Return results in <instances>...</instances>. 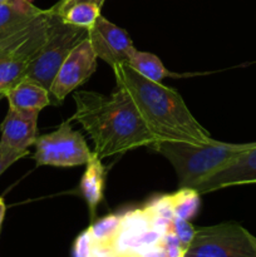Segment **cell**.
I'll list each match as a JSON object with an SVG mask.
<instances>
[{
    "instance_id": "cell-23",
    "label": "cell",
    "mask_w": 256,
    "mask_h": 257,
    "mask_svg": "<svg viewBox=\"0 0 256 257\" xmlns=\"http://www.w3.org/2000/svg\"><path fill=\"white\" fill-rule=\"evenodd\" d=\"M79 2H89V3H94V4H97L98 7L102 8L103 4H104L105 0H69V2H67L65 4L63 5H54V7L52 8L53 10H54L55 13H58V14H62V13H64L65 10L68 9V8L70 7V5L75 4V3H79Z\"/></svg>"
},
{
    "instance_id": "cell-5",
    "label": "cell",
    "mask_w": 256,
    "mask_h": 257,
    "mask_svg": "<svg viewBox=\"0 0 256 257\" xmlns=\"http://www.w3.org/2000/svg\"><path fill=\"white\" fill-rule=\"evenodd\" d=\"M50 12L52 15L47 42L30 65L24 78L43 85L45 89L49 90V93L60 65L69 55L73 48L88 38L89 30L88 28L78 27L64 22L63 18L52 8Z\"/></svg>"
},
{
    "instance_id": "cell-2",
    "label": "cell",
    "mask_w": 256,
    "mask_h": 257,
    "mask_svg": "<svg viewBox=\"0 0 256 257\" xmlns=\"http://www.w3.org/2000/svg\"><path fill=\"white\" fill-rule=\"evenodd\" d=\"M113 72L117 87L130 95L158 141L207 145L213 140L173 88L146 79L128 64L119 65Z\"/></svg>"
},
{
    "instance_id": "cell-18",
    "label": "cell",
    "mask_w": 256,
    "mask_h": 257,
    "mask_svg": "<svg viewBox=\"0 0 256 257\" xmlns=\"http://www.w3.org/2000/svg\"><path fill=\"white\" fill-rule=\"evenodd\" d=\"M122 215L112 213L105 217L97 220L94 223L89 226V231L92 240L94 243H102V245H112L119 230L120 222H122Z\"/></svg>"
},
{
    "instance_id": "cell-29",
    "label": "cell",
    "mask_w": 256,
    "mask_h": 257,
    "mask_svg": "<svg viewBox=\"0 0 256 257\" xmlns=\"http://www.w3.org/2000/svg\"><path fill=\"white\" fill-rule=\"evenodd\" d=\"M125 257H132V256H125Z\"/></svg>"
},
{
    "instance_id": "cell-4",
    "label": "cell",
    "mask_w": 256,
    "mask_h": 257,
    "mask_svg": "<svg viewBox=\"0 0 256 257\" xmlns=\"http://www.w3.org/2000/svg\"><path fill=\"white\" fill-rule=\"evenodd\" d=\"M52 12L45 10L33 24L0 44V93L22 82L30 65L44 47Z\"/></svg>"
},
{
    "instance_id": "cell-15",
    "label": "cell",
    "mask_w": 256,
    "mask_h": 257,
    "mask_svg": "<svg viewBox=\"0 0 256 257\" xmlns=\"http://www.w3.org/2000/svg\"><path fill=\"white\" fill-rule=\"evenodd\" d=\"M128 65L143 78L156 83H161L163 78L170 74L157 55L152 53L140 52L137 49L131 57Z\"/></svg>"
},
{
    "instance_id": "cell-14",
    "label": "cell",
    "mask_w": 256,
    "mask_h": 257,
    "mask_svg": "<svg viewBox=\"0 0 256 257\" xmlns=\"http://www.w3.org/2000/svg\"><path fill=\"white\" fill-rule=\"evenodd\" d=\"M104 191V167L102 160L93 155L87 162L84 173L80 180V192L90 211V217H94L95 208L100 203Z\"/></svg>"
},
{
    "instance_id": "cell-30",
    "label": "cell",
    "mask_w": 256,
    "mask_h": 257,
    "mask_svg": "<svg viewBox=\"0 0 256 257\" xmlns=\"http://www.w3.org/2000/svg\"><path fill=\"white\" fill-rule=\"evenodd\" d=\"M255 183H256V182H255Z\"/></svg>"
},
{
    "instance_id": "cell-16",
    "label": "cell",
    "mask_w": 256,
    "mask_h": 257,
    "mask_svg": "<svg viewBox=\"0 0 256 257\" xmlns=\"http://www.w3.org/2000/svg\"><path fill=\"white\" fill-rule=\"evenodd\" d=\"M175 217L190 221L200 210V193L193 188H178L177 192L170 195Z\"/></svg>"
},
{
    "instance_id": "cell-28",
    "label": "cell",
    "mask_w": 256,
    "mask_h": 257,
    "mask_svg": "<svg viewBox=\"0 0 256 257\" xmlns=\"http://www.w3.org/2000/svg\"><path fill=\"white\" fill-rule=\"evenodd\" d=\"M3 98H5V95L3 94V93H0V102H2V99H3Z\"/></svg>"
},
{
    "instance_id": "cell-27",
    "label": "cell",
    "mask_w": 256,
    "mask_h": 257,
    "mask_svg": "<svg viewBox=\"0 0 256 257\" xmlns=\"http://www.w3.org/2000/svg\"><path fill=\"white\" fill-rule=\"evenodd\" d=\"M67 2H69V0H60V2L58 3L57 5H63V4H65V3H67Z\"/></svg>"
},
{
    "instance_id": "cell-21",
    "label": "cell",
    "mask_w": 256,
    "mask_h": 257,
    "mask_svg": "<svg viewBox=\"0 0 256 257\" xmlns=\"http://www.w3.org/2000/svg\"><path fill=\"white\" fill-rule=\"evenodd\" d=\"M29 152H18L0 142V176L17 161L27 157Z\"/></svg>"
},
{
    "instance_id": "cell-1",
    "label": "cell",
    "mask_w": 256,
    "mask_h": 257,
    "mask_svg": "<svg viewBox=\"0 0 256 257\" xmlns=\"http://www.w3.org/2000/svg\"><path fill=\"white\" fill-rule=\"evenodd\" d=\"M73 98L75 112L70 120L79 122L89 135L99 160L158 142L130 95L120 88L115 87L109 95L78 90Z\"/></svg>"
},
{
    "instance_id": "cell-6",
    "label": "cell",
    "mask_w": 256,
    "mask_h": 257,
    "mask_svg": "<svg viewBox=\"0 0 256 257\" xmlns=\"http://www.w3.org/2000/svg\"><path fill=\"white\" fill-rule=\"evenodd\" d=\"M185 257H256V236L236 222L200 227Z\"/></svg>"
},
{
    "instance_id": "cell-17",
    "label": "cell",
    "mask_w": 256,
    "mask_h": 257,
    "mask_svg": "<svg viewBox=\"0 0 256 257\" xmlns=\"http://www.w3.org/2000/svg\"><path fill=\"white\" fill-rule=\"evenodd\" d=\"M100 9L94 3L79 2L70 5L64 13L59 14L63 20L69 24L78 25V27L88 28L89 29L95 23L97 18L100 15Z\"/></svg>"
},
{
    "instance_id": "cell-8",
    "label": "cell",
    "mask_w": 256,
    "mask_h": 257,
    "mask_svg": "<svg viewBox=\"0 0 256 257\" xmlns=\"http://www.w3.org/2000/svg\"><path fill=\"white\" fill-rule=\"evenodd\" d=\"M97 69V55L89 38L75 45L60 65L52 88V104L59 105L68 94L84 84Z\"/></svg>"
},
{
    "instance_id": "cell-22",
    "label": "cell",
    "mask_w": 256,
    "mask_h": 257,
    "mask_svg": "<svg viewBox=\"0 0 256 257\" xmlns=\"http://www.w3.org/2000/svg\"><path fill=\"white\" fill-rule=\"evenodd\" d=\"M93 240L89 231L85 230L75 238L73 246V257H92Z\"/></svg>"
},
{
    "instance_id": "cell-9",
    "label": "cell",
    "mask_w": 256,
    "mask_h": 257,
    "mask_svg": "<svg viewBox=\"0 0 256 257\" xmlns=\"http://www.w3.org/2000/svg\"><path fill=\"white\" fill-rule=\"evenodd\" d=\"M88 38L97 58L109 64L112 69L128 64L136 50L127 32L108 22L102 15L89 28Z\"/></svg>"
},
{
    "instance_id": "cell-25",
    "label": "cell",
    "mask_w": 256,
    "mask_h": 257,
    "mask_svg": "<svg viewBox=\"0 0 256 257\" xmlns=\"http://www.w3.org/2000/svg\"><path fill=\"white\" fill-rule=\"evenodd\" d=\"M5 212H7V206H5L4 200L0 197V230H2V225L5 217Z\"/></svg>"
},
{
    "instance_id": "cell-3",
    "label": "cell",
    "mask_w": 256,
    "mask_h": 257,
    "mask_svg": "<svg viewBox=\"0 0 256 257\" xmlns=\"http://www.w3.org/2000/svg\"><path fill=\"white\" fill-rule=\"evenodd\" d=\"M252 143H223L212 140L207 145L158 141L151 148L167 158L178 177V188H192L206 177L250 150Z\"/></svg>"
},
{
    "instance_id": "cell-20",
    "label": "cell",
    "mask_w": 256,
    "mask_h": 257,
    "mask_svg": "<svg viewBox=\"0 0 256 257\" xmlns=\"http://www.w3.org/2000/svg\"><path fill=\"white\" fill-rule=\"evenodd\" d=\"M160 245L163 247L167 257H185L186 250L182 247L180 240L172 231L162 236Z\"/></svg>"
},
{
    "instance_id": "cell-10",
    "label": "cell",
    "mask_w": 256,
    "mask_h": 257,
    "mask_svg": "<svg viewBox=\"0 0 256 257\" xmlns=\"http://www.w3.org/2000/svg\"><path fill=\"white\" fill-rule=\"evenodd\" d=\"M256 182V146L245 151L235 158L232 162L226 165L217 172L206 177L193 190L200 195L231 187V186L253 185Z\"/></svg>"
},
{
    "instance_id": "cell-13",
    "label": "cell",
    "mask_w": 256,
    "mask_h": 257,
    "mask_svg": "<svg viewBox=\"0 0 256 257\" xmlns=\"http://www.w3.org/2000/svg\"><path fill=\"white\" fill-rule=\"evenodd\" d=\"M9 108L23 112H40L52 104L49 90L29 79H23L5 93Z\"/></svg>"
},
{
    "instance_id": "cell-12",
    "label": "cell",
    "mask_w": 256,
    "mask_h": 257,
    "mask_svg": "<svg viewBox=\"0 0 256 257\" xmlns=\"http://www.w3.org/2000/svg\"><path fill=\"white\" fill-rule=\"evenodd\" d=\"M44 12L29 0L0 4V44L27 29Z\"/></svg>"
},
{
    "instance_id": "cell-26",
    "label": "cell",
    "mask_w": 256,
    "mask_h": 257,
    "mask_svg": "<svg viewBox=\"0 0 256 257\" xmlns=\"http://www.w3.org/2000/svg\"><path fill=\"white\" fill-rule=\"evenodd\" d=\"M17 0H0V4H8V3H14Z\"/></svg>"
},
{
    "instance_id": "cell-7",
    "label": "cell",
    "mask_w": 256,
    "mask_h": 257,
    "mask_svg": "<svg viewBox=\"0 0 256 257\" xmlns=\"http://www.w3.org/2000/svg\"><path fill=\"white\" fill-rule=\"evenodd\" d=\"M72 120H64L54 132L37 138L33 156L37 166L75 167L87 165L94 152L89 150L84 137L70 125Z\"/></svg>"
},
{
    "instance_id": "cell-24",
    "label": "cell",
    "mask_w": 256,
    "mask_h": 257,
    "mask_svg": "<svg viewBox=\"0 0 256 257\" xmlns=\"http://www.w3.org/2000/svg\"><path fill=\"white\" fill-rule=\"evenodd\" d=\"M137 257H167V256H166V252H165V250H163L162 246L157 245V246H153V247L148 248V250H146L145 252H142Z\"/></svg>"
},
{
    "instance_id": "cell-19",
    "label": "cell",
    "mask_w": 256,
    "mask_h": 257,
    "mask_svg": "<svg viewBox=\"0 0 256 257\" xmlns=\"http://www.w3.org/2000/svg\"><path fill=\"white\" fill-rule=\"evenodd\" d=\"M177 238L180 240L181 245L185 250H187L188 246L191 245L192 242L193 237H195V232L196 230L193 228V226L191 225L190 221L182 220V218L175 217L171 222V230Z\"/></svg>"
},
{
    "instance_id": "cell-11",
    "label": "cell",
    "mask_w": 256,
    "mask_h": 257,
    "mask_svg": "<svg viewBox=\"0 0 256 257\" xmlns=\"http://www.w3.org/2000/svg\"><path fill=\"white\" fill-rule=\"evenodd\" d=\"M38 115L39 112H23L9 108L2 124L0 142L18 152H29V147L34 146L38 138Z\"/></svg>"
}]
</instances>
